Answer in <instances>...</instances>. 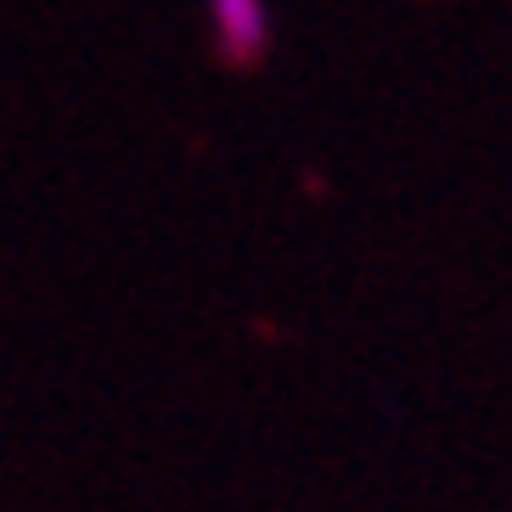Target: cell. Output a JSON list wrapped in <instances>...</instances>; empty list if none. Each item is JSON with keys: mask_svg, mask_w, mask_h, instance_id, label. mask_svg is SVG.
<instances>
[]
</instances>
